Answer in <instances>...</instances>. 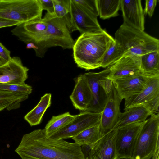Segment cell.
<instances>
[{
  "instance_id": "cell-1",
  "label": "cell",
  "mask_w": 159,
  "mask_h": 159,
  "mask_svg": "<svg viewBox=\"0 0 159 159\" xmlns=\"http://www.w3.org/2000/svg\"><path fill=\"white\" fill-rule=\"evenodd\" d=\"M15 152L22 159H85L79 145L49 138L44 129L24 134Z\"/></svg>"
},
{
  "instance_id": "cell-2",
  "label": "cell",
  "mask_w": 159,
  "mask_h": 159,
  "mask_svg": "<svg viewBox=\"0 0 159 159\" xmlns=\"http://www.w3.org/2000/svg\"><path fill=\"white\" fill-rule=\"evenodd\" d=\"M114 41L104 29L99 32L80 34L72 48L75 63L78 67L86 70L101 67L104 54Z\"/></svg>"
},
{
  "instance_id": "cell-3",
  "label": "cell",
  "mask_w": 159,
  "mask_h": 159,
  "mask_svg": "<svg viewBox=\"0 0 159 159\" xmlns=\"http://www.w3.org/2000/svg\"><path fill=\"white\" fill-rule=\"evenodd\" d=\"M115 41L125 55L140 56L159 50V40L123 22L115 33Z\"/></svg>"
},
{
  "instance_id": "cell-4",
  "label": "cell",
  "mask_w": 159,
  "mask_h": 159,
  "mask_svg": "<svg viewBox=\"0 0 159 159\" xmlns=\"http://www.w3.org/2000/svg\"><path fill=\"white\" fill-rule=\"evenodd\" d=\"M43 19L47 28L41 39L35 44L38 48L35 52L36 56L43 57L48 49L52 47L59 46L64 50L72 49L75 41L70 34L66 17Z\"/></svg>"
},
{
  "instance_id": "cell-5",
  "label": "cell",
  "mask_w": 159,
  "mask_h": 159,
  "mask_svg": "<svg viewBox=\"0 0 159 159\" xmlns=\"http://www.w3.org/2000/svg\"><path fill=\"white\" fill-rule=\"evenodd\" d=\"M159 114L153 113L147 119L138 136L133 159H150L159 150Z\"/></svg>"
},
{
  "instance_id": "cell-6",
  "label": "cell",
  "mask_w": 159,
  "mask_h": 159,
  "mask_svg": "<svg viewBox=\"0 0 159 159\" xmlns=\"http://www.w3.org/2000/svg\"><path fill=\"white\" fill-rule=\"evenodd\" d=\"M39 0H0V17L20 23L42 18Z\"/></svg>"
},
{
  "instance_id": "cell-7",
  "label": "cell",
  "mask_w": 159,
  "mask_h": 159,
  "mask_svg": "<svg viewBox=\"0 0 159 159\" xmlns=\"http://www.w3.org/2000/svg\"><path fill=\"white\" fill-rule=\"evenodd\" d=\"M111 73L109 66L100 72L83 74L87 80L92 96V103L86 111L101 113L110 92L112 82L107 78Z\"/></svg>"
},
{
  "instance_id": "cell-8",
  "label": "cell",
  "mask_w": 159,
  "mask_h": 159,
  "mask_svg": "<svg viewBox=\"0 0 159 159\" xmlns=\"http://www.w3.org/2000/svg\"><path fill=\"white\" fill-rule=\"evenodd\" d=\"M70 11L66 16L67 24L70 33L78 30L80 34L101 31L97 17L84 8L74 0H70Z\"/></svg>"
},
{
  "instance_id": "cell-9",
  "label": "cell",
  "mask_w": 159,
  "mask_h": 159,
  "mask_svg": "<svg viewBox=\"0 0 159 159\" xmlns=\"http://www.w3.org/2000/svg\"><path fill=\"white\" fill-rule=\"evenodd\" d=\"M145 121L130 124L116 129L114 159L132 158L138 136Z\"/></svg>"
},
{
  "instance_id": "cell-10",
  "label": "cell",
  "mask_w": 159,
  "mask_h": 159,
  "mask_svg": "<svg viewBox=\"0 0 159 159\" xmlns=\"http://www.w3.org/2000/svg\"><path fill=\"white\" fill-rule=\"evenodd\" d=\"M101 113L82 111L64 127L48 137L56 139L72 138L82 131L100 124Z\"/></svg>"
},
{
  "instance_id": "cell-11",
  "label": "cell",
  "mask_w": 159,
  "mask_h": 159,
  "mask_svg": "<svg viewBox=\"0 0 159 159\" xmlns=\"http://www.w3.org/2000/svg\"><path fill=\"white\" fill-rule=\"evenodd\" d=\"M122 100L113 83L101 113L100 125L104 134L111 130L117 122L121 113L120 104Z\"/></svg>"
},
{
  "instance_id": "cell-12",
  "label": "cell",
  "mask_w": 159,
  "mask_h": 159,
  "mask_svg": "<svg viewBox=\"0 0 159 159\" xmlns=\"http://www.w3.org/2000/svg\"><path fill=\"white\" fill-rule=\"evenodd\" d=\"M47 28V23L43 18H38L19 24L11 32L26 44L30 42L35 44L41 39Z\"/></svg>"
},
{
  "instance_id": "cell-13",
  "label": "cell",
  "mask_w": 159,
  "mask_h": 159,
  "mask_svg": "<svg viewBox=\"0 0 159 159\" xmlns=\"http://www.w3.org/2000/svg\"><path fill=\"white\" fill-rule=\"evenodd\" d=\"M109 66L111 73L107 78L112 81L141 74L139 56L125 55Z\"/></svg>"
},
{
  "instance_id": "cell-14",
  "label": "cell",
  "mask_w": 159,
  "mask_h": 159,
  "mask_svg": "<svg viewBox=\"0 0 159 159\" xmlns=\"http://www.w3.org/2000/svg\"><path fill=\"white\" fill-rule=\"evenodd\" d=\"M29 69L24 66L18 57L0 65V83L21 84L28 78Z\"/></svg>"
},
{
  "instance_id": "cell-15",
  "label": "cell",
  "mask_w": 159,
  "mask_h": 159,
  "mask_svg": "<svg viewBox=\"0 0 159 159\" xmlns=\"http://www.w3.org/2000/svg\"><path fill=\"white\" fill-rule=\"evenodd\" d=\"M141 0H121L120 8L124 22L135 29H145L144 13Z\"/></svg>"
},
{
  "instance_id": "cell-16",
  "label": "cell",
  "mask_w": 159,
  "mask_h": 159,
  "mask_svg": "<svg viewBox=\"0 0 159 159\" xmlns=\"http://www.w3.org/2000/svg\"><path fill=\"white\" fill-rule=\"evenodd\" d=\"M116 133L115 129L105 134L90 147L85 159H114Z\"/></svg>"
},
{
  "instance_id": "cell-17",
  "label": "cell",
  "mask_w": 159,
  "mask_h": 159,
  "mask_svg": "<svg viewBox=\"0 0 159 159\" xmlns=\"http://www.w3.org/2000/svg\"><path fill=\"white\" fill-rule=\"evenodd\" d=\"M149 77L141 74L112 82L120 97L125 100L140 93L145 87Z\"/></svg>"
},
{
  "instance_id": "cell-18",
  "label": "cell",
  "mask_w": 159,
  "mask_h": 159,
  "mask_svg": "<svg viewBox=\"0 0 159 159\" xmlns=\"http://www.w3.org/2000/svg\"><path fill=\"white\" fill-rule=\"evenodd\" d=\"M74 80L75 86L70 98L75 109L86 111L93 101L89 85L83 74L79 75Z\"/></svg>"
},
{
  "instance_id": "cell-19",
  "label": "cell",
  "mask_w": 159,
  "mask_h": 159,
  "mask_svg": "<svg viewBox=\"0 0 159 159\" xmlns=\"http://www.w3.org/2000/svg\"><path fill=\"white\" fill-rule=\"evenodd\" d=\"M159 95V75L149 77L145 88L139 93L125 99L124 110L148 104Z\"/></svg>"
},
{
  "instance_id": "cell-20",
  "label": "cell",
  "mask_w": 159,
  "mask_h": 159,
  "mask_svg": "<svg viewBox=\"0 0 159 159\" xmlns=\"http://www.w3.org/2000/svg\"><path fill=\"white\" fill-rule=\"evenodd\" d=\"M152 114L148 104L130 108L121 112L117 122L111 130L130 124L144 121Z\"/></svg>"
},
{
  "instance_id": "cell-21",
  "label": "cell",
  "mask_w": 159,
  "mask_h": 159,
  "mask_svg": "<svg viewBox=\"0 0 159 159\" xmlns=\"http://www.w3.org/2000/svg\"><path fill=\"white\" fill-rule=\"evenodd\" d=\"M52 95L47 93L42 96L37 105L24 117V119L31 126L39 124L47 109L51 103Z\"/></svg>"
},
{
  "instance_id": "cell-22",
  "label": "cell",
  "mask_w": 159,
  "mask_h": 159,
  "mask_svg": "<svg viewBox=\"0 0 159 159\" xmlns=\"http://www.w3.org/2000/svg\"><path fill=\"white\" fill-rule=\"evenodd\" d=\"M104 134L101 129L99 124L86 129L72 138L75 143L81 147L88 146L90 148Z\"/></svg>"
},
{
  "instance_id": "cell-23",
  "label": "cell",
  "mask_w": 159,
  "mask_h": 159,
  "mask_svg": "<svg viewBox=\"0 0 159 159\" xmlns=\"http://www.w3.org/2000/svg\"><path fill=\"white\" fill-rule=\"evenodd\" d=\"M141 74L146 76L159 75V50L140 56Z\"/></svg>"
},
{
  "instance_id": "cell-24",
  "label": "cell",
  "mask_w": 159,
  "mask_h": 159,
  "mask_svg": "<svg viewBox=\"0 0 159 159\" xmlns=\"http://www.w3.org/2000/svg\"><path fill=\"white\" fill-rule=\"evenodd\" d=\"M27 94L0 90V111L18 108L21 103L28 98Z\"/></svg>"
},
{
  "instance_id": "cell-25",
  "label": "cell",
  "mask_w": 159,
  "mask_h": 159,
  "mask_svg": "<svg viewBox=\"0 0 159 159\" xmlns=\"http://www.w3.org/2000/svg\"><path fill=\"white\" fill-rule=\"evenodd\" d=\"M98 16L102 19L115 17L119 15L121 0H96Z\"/></svg>"
},
{
  "instance_id": "cell-26",
  "label": "cell",
  "mask_w": 159,
  "mask_h": 159,
  "mask_svg": "<svg viewBox=\"0 0 159 159\" xmlns=\"http://www.w3.org/2000/svg\"><path fill=\"white\" fill-rule=\"evenodd\" d=\"M76 116L66 112L57 116H53L44 129L47 136H48L65 127Z\"/></svg>"
},
{
  "instance_id": "cell-27",
  "label": "cell",
  "mask_w": 159,
  "mask_h": 159,
  "mask_svg": "<svg viewBox=\"0 0 159 159\" xmlns=\"http://www.w3.org/2000/svg\"><path fill=\"white\" fill-rule=\"evenodd\" d=\"M125 55L123 50L115 40L111 43L104 54L102 61L101 67L107 68Z\"/></svg>"
},
{
  "instance_id": "cell-28",
  "label": "cell",
  "mask_w": 159,
  "mask_h": 159,
  "mask_svg": "<svg viewBox=\"0 0 159 159\" xmlns=\"http://www.w3.org/2000/svg\"><path fill=\"white\" fill-rule=\"evenodd\" d=\"M53 1L54 7L53 14L51 15L46 13L44 18H63L69 14L70 11V0H53Z\"/></svg>"
},
{
  "instance_id": "cell-29",
  "label": "cell",
  "mask_w": 159,
  "mask_h": 159,
  "mask_svg": "<svg viewBox=\"0 0 159 159\" xmlns=\"http://www.w3.org/2000/svg\"><path fill=\"white\" fill-rule=\"evenodd\" d=\"M0 90L25 93L29 95L31 93L32 88L31 86L25 83L21 84L0 83Z\"/></svg>"
},
{
  "instance_id": "cell-30",
  "label": "cell",
  "mask_w": 159,
  "mask_h": 159,
  "mask_svg": "<svg viewBox=\"0 0 159 159\" xmlns=\"http://www.w3.org/2000/svg\"><path fill=\"white\" fill-rule=\"evenodd\" d=\"M74 0L94 15L98 16L96 0Z\"/></svg>"
},
{
  "instance_id": "cell-31",
  "label": "cell",
  "mask_w": 159,
  "mask_h": 159,
  "mask_svg": "<svg viewBox=\"0 0 159 159\" xmlns=\"http://www.w3.org/2000/svg\"><path fill=\"white\" fill-rule=\"evenodd\" d=\"M158 1L157 0H145V7L143 10L145 15H148L150 17L152 16Z\"/></svg>"
},
{
  "instance_id": "cell-32",
  "label": "cell",
  "mask_w": 159,
  "mask_h": 159,
  "mask_svg": "<svg viewBox=\"0 0 159 159\" xmlns=\"http://www.w3.org/2000/svg\"><path fill=\"white\" fill-rule=\"evenodd\" d=\"M43 10L47 11V13L51 15L54 13V7L53 0H39Z\"/></svg>"
},
{
  "instance_id": "cell-33",
  "label": "cell",
  "mask_w": 159,
  "mask_h": 159,
  "mask_svg": "<svg viewBox=\"0 0 159 159\" xmlns=\"http://www.w3.org/2000/svg\"><path fill=\"white\" fill-rule=\"evenodd\" d=\"M0 57L7 62L11 58L10 52L0 42Z\"/></svg>"
},
{
  "instance_id": "cell-34",
  "label": "cell",
  "mask_w": 159,
  "mask_h": 159,
  "mask_svg": "<svg viewBox=\"0 0 159 159\" xmlns=\"http://www.w3.org/2000/svg\"><path fill=\"white\" fill-rule=\"evenodd\" d=\"M20 24L18 22L0 17V28L17 25Z\"/></svg>"
},
{
  "instance_id": "cell-35",
  "label": "cell",
  "mask_w": 159,
  "mask_h": 159,
  "mask_svg": "<svg viewBox=\"0 0 159 159\" xmlns=\"http://www.w3.org/2000/svg\"><path fill=\"white\" fill-rule=\"evenodd\" d=\"M26 48L28 49L33 48L35 51H36L38 49V47L35 44L32 42H30L26 44Z\"/></svg>"
},
{
  "instance_id": "cell-36",
  "label": "cell",
  "mask_w": 159,
  "mask_h": 159,
  "mask_svg": "<svg viewBox=\"0 0 159 159\" xmlns=\"http://www.w3.org/2000/svg\"><path fill=\"white\" fill-rule=\"evenodd\" d=\"M159 150H158L152 157V159H157V157L159 156Z\"/></svg>"
},
{
  "instance_id": "cell-37",
  "label": "cell",
  "mask_w": 159,
  "mask_h": 159,
  "mask_svg": "<svg viewBox=\"0 0 159 159\" xmlns=\"http://www.w3.org/2000/svg\"><path fill=\"white\" fill-rule=\"evenodd\" d=\"M6 62L5 61L0 57V65L3 64Z\"/></svg>"
},
{
  "instance_id": "cell-38",
  "label": "cell",
  "mask_w": 159,
  "mask_h": 159,
  "mask_svg": "<svg viewBox=\"0 0 159 159\" xmlns=\"http://www.w3.org/2000/svg\"><path fill=\"white\" fill-rule=\"evenodd\" d=\"M118 159H133L132 158H129L125 157V158H119Z\"/></svg>"
},
{
  "instance_id": "cell-39",
  "label": "cell",
  "mask_w": 159,
  "mask_h": 159,
  "mask_svg": "<svg viewBox=\"0 0 159 159\" xmlns=\"http://www.w3.org/2000/svg\"><path fill=\"white\" fill-rule=\"evenodd\" d=\"M157 159H159V156H158L157 158Z\"/></svg>"
}]
</instances>
